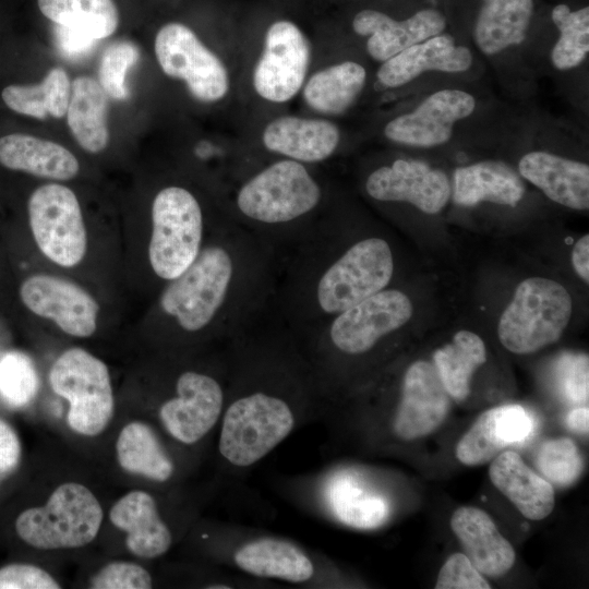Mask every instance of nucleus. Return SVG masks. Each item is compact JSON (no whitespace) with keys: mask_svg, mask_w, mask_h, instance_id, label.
Listing matches in <instances>:
<instances>
[{"mask_svg":"<svg viewBox=\"0 0 589 589\" xmlns=\"http://www.w3.org/2000/svg\"><path fill=\"white\" fill-rule=\"evenodd\" d=\"M109 518L116 528L125 532L127 549L137 557H159L172 544L171 530L148 492L134 490L124 494L111 507Z\"/></svg>","mask_w":589,"mask_h":589,"instance_id":"obj_21","label":"nucleus"},{"mask_svg":"<svg viewBox=\"0 0 589 589\" xmlns=\"http://www.w3.org/2000/svg\"><path fill=\"white\" fill-rule=\"evenodd\" d=\"M533 428L531 414L519 405L489 409L462 435L456 457L467 466L486 464L506 447L524 443Z\"/></svg>","mask_w":589,"mask_h":589,"instance_id":"obj_17","label":"nucleus"},{"mask_svg":"<svg viewBox=\"0 0 589 589\" xmlns=\"http://www.w3.org/2000/svg\"><path fill=\"white\" fill-rule=\"evenodd\" d=\"M21 443L14 429L0 419V476L12 472L21 459Z\"/></svg>","mask_w":589,"mask_h":589,"instance_id":"obj_45","label":"nucleus"},{"mask_svg":"<svg viewBox=\"0 0 589 589\" xmlns=\"http://www.w3.org/2000/svg\"><path fill=\"white\" fill-rule=\"evenodd\" d=\"M552 21L560 37L551 51V61L557 70L578 67L589 51V8L572 11L566 4L552 10Z\"/></svg>","mask_w":589,"mask_h":589,"instance_id":"obj_36","label":"nucleus"},{"mask_svg":"<svg viewBox=\"0 0 589 589\" xmlns=\"http://www.w3.org/2000/svg\"><path fill=\"white\" fill-rule=\"evenodd\" d=\"M448 408L449 395L434 365L416 361L405 373L392 432L402 441L425 436L443 423Z\"/></svg>","mask_w":589,"mask_h":589,"instance_id":"obj_15","label":"nucleus"},{"mask_svg":"<svg viewBox=\"0 0 589 589\" xmlns=\"http://www.w3.org/2000/svg\"><path fill=\"white\" fill-rule=\"evenodd\" d=\"M116 456L124 471L155 482H167L175 474L172 457L155 430L142 421L122 428L116 442Z\"/></svg>","mask_w":589,"mask_h":589,"instance_id":"obj_30","label":"nucleus"},{"mask_svg":"<svg viewBox=\"0 0 589 589\" xmlns=\"http://www.w3.org/2000/svg\"><path fill=\"white\" fill-rule=\"evenodd\" d=\"M471 64V51L456 45L450 34L441 33L384 61L376 75L383 86L394 88L411 82L425 71L457 73L467 71Z\"/></svg>","mask_w":589,"mask_h":589,"instance_id":"obj_20","label":"nucleus"},{"mask_svg":"<svg viewBox=\"0 0 589 589\" xmlns=\"http://www.w3.org/2000/svg\"><path fill=\"white\" fill-rule=\"evenodd\" d=\"M589 409L588 407H580L572 410L567 416L568 426L579 433L588 434L589 426Z\"/></svg>","mask_w":589,"mask_h":589,"instance_id":"obj_47","label":"nucleus"},{"mask_svg":"<svg viewBox=\"0 0 589 589\" xmlns=\"http://www.w3.org/2000/svg\"><path fill=\"white\" fill-rule=\"evenodd\" d=\"M103 517L101 505L87 486L67 482L53 490L45 505L23 510L15 531L35 549H77L97 537Z\"/></svg>","mask_w":589,"mask_h":589,"instance_id":"obj_1","label":"nucleus"},{"mask_svg":"<svg viewBox=\"0 0 589 589\" xmlns=\"http://www.w3.org/2000/svg\"><path fill=\"white\" fill-rule=\"evenodd\" d=\"M310 61V46L290 21L273 23L253 73L256 93L272 103L290 100L302 87Z\"/></svg>","mask_w":589,"mask_h":589,"instance_id":"obj_12","label":"nucleus"},{"mask_svg":"<svg viewBox=\"0 0 589 589\" xmlns=\"http://www.w3.org/2000/svg\"><path fill=\"white\" fill-rule=\"evenodd\" d=\"M476 108L472 95L460 89H441L426 97L413 111L398 116L384 128V135L414 147L442 145L452 137L454 124Z\"/></svg>","mask_w":589,"mask_h":589,"instance_id":"obj_14","label":"nucleus"},{"mask_svg":"<svg viewBox=\"0 0 589 589\" xmlns=\"http://www.w3.org/2000/svg\"><path fill=\"white\" fill-rule=\"evenodd\" d=\"M365 69L345 61L314 73L303 89L305 103L324 115H339L358 98L365 85Z\"/></svg>","mask_w":589,"mask_h":589,"instance_id":"obj_31","label":"nucleus"},{"mask_svg":"<svg viewBox=\"0 0 589 589\" xmlns=\"http://www.w3.org/2000/svg\"><path fill=\"white\" fill-rule=\"evenodd\" d=\"M108 95L101 85L89 76H79L71 83L67 110L69 128L82 148L99 153L109 141L107 124Z\"/></svg>","mask_w":589,"mask_h":589,"instance_id":"obj_29","label":"nucleus"},{"mask_svg":"<svg viewBox=\"0 0 589 589\" xmlns=\"http://www.w3.org/2000/svg\"><path fill=\"white\" fill-rule=\"evenodd\" d=\"M71 81L62 68H52L35 85L10 84L1 92L3 104L12 111L44 120L62 118L68 110Z\"/></svg>","mask_w":589,"mask_h":589,"instance_id":"obj_32","label":"nucleus"},{"mask_svg":"<svg viewBox=\"0 0 589 589\" xmlns=\"http://www.w3.org/2000/svg\"><path fill=\"white\" fill-rule=\"evenodd\" d=\"M572 262L575 272L589 281V236L581 237L573 248Z\"/></svg>","mask_w":589,"mask_h":589,"instance_id":"obj_46","label":"nucleus"},{"mask_svg":"<svg viewBox=\"0 0 589 589\" xmlns=\"http://www.w3.org/2000/svg\"><path fill=\"white\" fill-rule=\"evenodd\" d=\"M394 269L388 243L369 238L354 243L321 276L316 287L320 308L338 314L383 290Z\"/></svg>","mask_w":589,"mask_h":589,"instance_id":"obj_7","label":"nucleus"},{"mask_svg":"<svg viewBox=\"0 0 589 589\" xmlns=\"http://www.w3.org/2000/svg\"><path fill=\"white\" fill-rule=\"evenodd\" d=\"M203 216L194 195L181 187L160 190L152 205L148 259L154 273L172 280L201 251Z\"/></svg>","mask_w":589,"mask_h":589,"instance_id":"obj_4","label":"nucleus"},{"mask_svg":"<svg viewBox=\"0 0 589 589\" xmlns=\"http://www.w3.org/2000/svg\"><path fill=\"white\" fill-rule=\"evenodd\" d=\"M37 375L31 360L17 352L0 362V393L13 406L27 404L37 392Z\"/></svg>","mask_w":589,"mask_h":589,"instance_id":"obj_39","label":"nucleus"},{"mask_svg":"<svg viewBox=\"0 0 589 589\" xmlns=\"http://www.w3.org/2000/svg\"><path fill=\"white\" fill-rule=\"evenodd\" d=\"M560 380L565 396L572 402L588 400L589 359L587 354H567L560 365Z\"/></svg>","mask_w":589,"mask_h":589,"instance_id":"obj_43","label":"nucleus"},{"mask_svg":"<svg viewBox=\"0 0 589 589\" xmlns=\"http://www.w3.org/2000/svg\"><path fill=\"white\" fill-rule=\"evenodd\" d=\"M52 390L69 401L67 422L72 431L96 436L109 424L115 398L108 368L85 349L63 351L49 371Z\"/></svg>","mask_w":589,"mask_h":589,"instance_id":"obj_3","label":"nucleus"},{"mask_svg":"<svg viewBox=\"0 0 589 589\" xmlns=\"http://www.w3.org/2000/svg\"><path fill=\"white\" fill-rule=\"evenodd\" d=\"M226 390L213 375L197 371L181 373L175 395L158 409L168 435L182 445H195L218 424L226 404Z\"/></svg>","mask_w":589,"mask_h":589,"instance_id":"obj_10","label":"nucleus"},{"mask_svg":"<svg viewBox=\"0 0 589 589\" xmlns=\"http://www.w3.org/2000/svg\"><path fill=\"white\" fill-rule=\"evenodd\" d=\"M59 582L33 564L12 563L0 568V589H59Z\"/></svg>","mask_w":589,"mask_h":589,"instance_id":"obj_42","label":"nucleus"},{"mask_svg":"<svg viewBox=\"0 0 589 589\" xmlns=\"http://www.w3.org/2000/svg\"><path fill=\"white\" fill-rule=\"evenodd\" d=\"M519 173L555 203L589 208V166L548 152H530L518 164Z\"/></svg>","mask_w":589,"mask_h":589,"instance_id":"obj_22","label":"nucleus"},{"mask_svg":"<svg viewBox=\"0 0 589 589\" xmlns=\"http://www.w3.org/2000/svg\"><path fill=\"white\" fill-rule=\"evenodd\" d=\"M524 184L515 171L500 161H481L459 167L454 173V202L473 206L492 202L515 206L522 199Z\"/></svg>","mask_w":589,"mask_h":589,"instance_id":"obj_27","label":"nucleus"},{"mask_svg":"<svg viewBox=\"0 0 589 589\" xmlns=\"http://www.w3.org/2000/svg\"><path fill=\"white\" fill-rule=\"evenodd\" d=\"M352 27L357 34L370 36L366 41L369 55L384 62L412 45L443 33L446 19L435 9L420 10L404 21L366 9L356 14Z\"/></svg>","mask_w":589,"mask_h":589,"instance_id":"obj_18","label":"nucleus"},{"mask_svg":"<svg viewBox=\"0 0 589 589\" xmlns=\"http://www.w3.org/2000/svg\"><path fill=\"white\" fill-rule=\"evenodd\" d=\"M232 276L233 261L228 251L219 245L207 247L184 272L169 280L160 306L181 328L197 332L223 305Z\"/></svg>","mask_w":589,"mask_h":589,"instance_id":"obj_5","label":"nucleus"},{"mask_svg":"<svg viewBox=\"0 0 589 589\" xmlns=\"http://www.w3.org/2000/svg\"><path fill=\"white\" fill-rule=\"evenodd\" d=\"M37 5L55 25L77 31L96 40L111 36L120 22L115 0H37Z\"/></svg>","mask_w":589,"mask_h":589,"instance_id":"obj_33","label":"nucleus"},{"mask_svg":"<svg viewBox=\"0 0 589 589\" xmlns=\"http://www.w3.org/2000/svg\"><path fill=\"white\" fill-rule=\"evenodd\" d=\"M153 587L151 574L143 566L125 561L105 565L89 580L93 589H149Z\"/></svg>","mask_w":589,"mask_h":589,"instance_id":"obj_40","label":"nucleus"},{"mask_svg":"<svg viewBox=\"0 0 589 589\" xmlns=\"http://www.w3.org/2000/svg\"><path fill=\"white\" fill-rule=\"evenodd\" d=\"M336 124L327 120L280 117L263 132L264 146L293 160L315 163L329 157L339 143Z\"/></svg>","mask_w":589,"mask_h":589,"instance_id":"obj_24","label":"nucleus"},{"mask_svg":"<svg viewBox=\"0 0 589 589\" xmlns=\"http://www.w3.org/2000/svg\"><path fill=\"white\" fill-rule=\"evenodd\" d=\"M537 467L553 484L568 486L584 470V459L577 445L567 437L544 442L537 455Z\"/></svg>","mask_w":589,"mask_h":589,"instance_id":"obj_37","label":"nucleus"},{"mask_svg":"<svg viewBox=\"0 0 589 589\" xmlns=\"http://www.w3.org/2000/svg\"><path fill=\"white\" fill-rule=\"evenodd\" d=\"M492 483L530 520L548 517L555 504L553 486L532 471L514 450H504L492 459Z\"/></svg>","mask_w":589,"mask_h":589,"instance_id":"obj_25","label":"nucleus"},{"mask_svg":"<svg viewBox=\"0 0 589 589\" xmlns=\"http://www.w3.org/2000/svg\"><path fill=\"white\" fill-rule=\"evenodd\" d=\"M366 192L383 202H408L426 214L438 213L450 196V183L440 169L413 159H397L374 170Z\"/></svg>","mask_w":589,"mask_h":589,"instance_id":"obj_16","label":"nucleus"},{"mask_svg":"<svg viewBox=\"0 0 589 589\" xmlns=\"http://www.w3.org/2000/svg\"><path fill=\"white\" fill-rule=\"evenodd\" d=\"M321 190L303 165L293 159L272 164L238 192L237 205L247 217L265 224L293 220L311 212Z\"/></svg>","mask_w":589,"mask_h":589,"instance_id":"obj_6","label":"nucleus"},{"mask_svg":"<svg viewBox=\"0 0 589 589\" xmlns=\"http://www.w3.org/2000/svg\"><path fill=\"white\" fill-rule=\"evenodd\" d=\"M436 589H490L482 574L466 554L450 555L442 566L435 584Z\"/></svg>","mask_w":589,"mask_h":589,"instance_id":"obj_41","label":"nucleus"},{"mask_svg":"<svg viewBox=\"0 0 589 589\" xmlns=\"http://www.w3.org/2000/svg\"><path fill=\"white\" fill-rule=\"evenodd\" d=\"M20 298L31 312L52 321L70 336L86 338L96 332L99 305L71 280L47 274L29 276L20 287Z\"/></svg>","mask_w":589,"mask_h":589,"instance_id":"obj_13","label":"nucleus"},{"mask_svg":"<svg viewBox=\"0 0 589 589\" xmlns=\"http://www.w3.org/2000/svg\"><path fill=\"white\" fill-rule=\"evenodd\" d=\"M0 165L51 180L74 178L80 164L62 145L25 133L0 136Z\"/></svg>","mask_w":589,"mask_h":589,"instance_id":"obj_26","label":"nucleus"},{"mask_svg":"<svg viewBox=\"0 0 589 589\" xmlns=\"http://www.w3.org/2000/svg\"><path fill=\"white\" fill-rule=\"evenodd\" d=\"M333 510L346 525L357 528H375L388 516L386 500L368 488L361 486L348 474L335 476Z\"/></svg>","mask_w":589,"mask_h":589,"instance_id":"obj_35","label":"nucleus"},{"mask_svg":"<svg viewBox=\"0 0 589 589\" xmlns=\"http://www.w3.org/2000/svg\"><path fill=\"white\" fill-rule=\"evenodd\" d=\"M533 14V0H482L474 26L478 48L496 55L526 38Z\"/></svg>","mask_w":589,"mask_h":589,"instance_id":"obj_28","label":"nucleus"},{"mask_svg":"<svg viewBox=\"0 0 589 589\" xmlns=\"http://www.w3.org/2000/svg\"><path fill=\"white\" fill-rule=\"evenodd\" d=\"M231 561L250 576L290 584H309L317 574L316 563L305 550L292 541L271 536L240 543Z\"/></svg>","mask_w":589,"mask_h":589,"instance_id":"obj_19","label":"nucleus"},{"mask_svg":"<svg viewBox=\"0 0 589 589\" xmlns=\"http://www.w3.org/2000/svg\"><path fill=\"white\" fill-rule=\"evenodd\" d=\"M570 314L572 299L561 284L530 277L518 285L503 312L498 338L514 353L534 352L561 337Z\"/></svg>","mask_w":589,"mask_h":589,"instance_id":"obj_2","label":"nucleus"},{"mask_svg":"<svg viewBox=\"0 0 589 589\" xmlns=\"http://www.w3.org/2000/svg\"><path fill=\"white\" fill-rule=\"evenodd\" d=\"M155 55L164 73L183 80L196 99L212 103L227 94L229 77L224 63L184 24L170 22L158 31Z\"/></svg>","mask_w":589,"mask_h":589,"instance_id":"obj_9","label":"nucleus"},{"mask_svg":"<svg viewBox=\"0 0 589 589\" xmlns=\"http://www.w3.org/2000/svg\"><path fill=\"white\" fill-rule=\"evenodd\" d=\"M450 528L469 561L482 575L501 577L513 567L516 555L512 544L482 509L457 508L452 515Z\"/></svg>","mask_w":589,"mask_h":589,"instance_id":"obj_23","label":"nucleus"},{"mask_svg":"<svg viewBox=\"0 0 589 589\" xmlns=\"http://www.w3.org/2000/svg\"><path fill=\"white\" fill-rule=\"evenodd\" d=\"M29 227L40 252L51 262L73 267L85 256L87 235L79 200L59 183L38 187L27 203Z\"/></svg>","mask_w":589,"mask_h":589,"instance_id":"obj_8","label":"nucleus"},{"mask_svg":"<svg viewBox=\"0 0 589 589\" xmlns=\"http://www.w3.org/2000/svg\"><path fill=\"white\" fill-rule=\"evenodd\" d=\"M139 58L137 46L129 40L115 41L105 49L98 68V83L108 96L117 100L129 97L125 76Z\"/></svg>","mask_w":589,"mask_h":589,"instance_id":"obj_38","label":"nucleus"},{"mask_svg":"<svg viewBox=\"0 0 589 589\" xmlns=\"http://www.w3.org/2000/svg\"><path fill=\"white\" fill-rule=\"evenodd\" d=\"M433 359L448 395L462 401L470 393L473 372L486 360V350L477 334L462 329L455 334L450 344L438 348Z\"/></svg>","mask_w":589,"mask_h":589,"instance_id":"obj_34","label":"nucleus"},{"mask_svg":"<svg viewBox=\"0 0 589 589\" xmlns=\"http://www.w3.org/2000/svg\"><path fill=\"white\" fill-rule=\"evenodd\" d=\"M411 315L412 304L404 292L383 289L338 313L329 327V341L341 353L362 354Z\"/></svg>","mask_w":589,"mask_h":589,"instance_id":"obj_11","label":"nucleus"},{"mask_svg":"<svg viewBox=\"0 0 589 589\" xmlns=\"http://www.w3.org/2000/svg\"><path fill=\"white\" fill-rule=\"evenodd\" d=\"M53 33L58 50L69 59H82L88 56L98 41L83 33L58 25Z\"/></svg>","mask_w":589,"mask_h":589,"instance_id":"obj_44","label":"nucleus"}]
</instances>
